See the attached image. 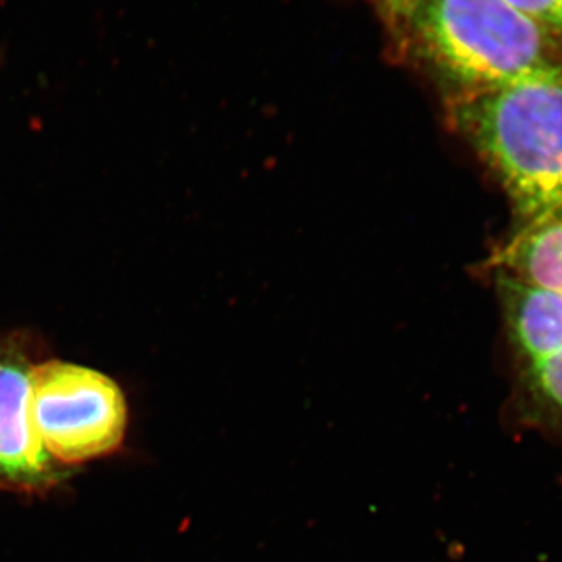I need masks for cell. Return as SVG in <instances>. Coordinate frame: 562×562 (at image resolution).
I'll return each mask as SVG.
<instances>
[{
  "instance_id": "1",
  "label": "cell",
  "mask_w": 562,
  "mask_h": 562,
  "mask_svg": "<svg viewBox=\"0 0 562 562\" xmlns=\"http://www.w3.org/2000/svg\"><path fill=\"white\" fill-rule=\"evenodd\" d=\"M382 22L395 58L446 99L562 69V33L503 0H416Z\"/></svg>"
},
{
  "instance_id": "2",
  "label": "cell",
  "mask_w": 562,
  "mask_h": 562,
  "mask_svg": "<svg viewBox=\"0 0 562 562\" xmlns=\"http://www.w3.org/2000/svg\"><path fill=\"white\" fill-rule=\"evenodd\" d=\"M446 106L522 222L562 209V69L454 95Z\"/></svg>"
},
{
  "instance_id": "3",
  "label": "cell",
  "mask_w": 562,
  "mask_h": 562,
  "mask_svg": "<svg viewBox=\"0 0 562 562\" xmlns=\"http://www.w3.org/2000/svg\"><path fill=\"white\" fill-rule=\"evenodd\" d=\"M27 405L41 446L61 468L110 457L125 441L127 398L98 369L44 358L32 369Z\"/></svg>"
},
{
  "instance_id": "4",
  "label": "cell",
  "mask_w": 562,
  "mask_h": 562,
  "mask_svg": "<svg viewBox=\"0 0 562 562\" xmlns=\"http://www.w3.org/2000/svg\"><path fill=\"white\" fill-rule=\"evenodd\" d=\"M44 358L38 333L0 330V491L27 497L49 494L70 473L46 453L29 417V380Z\"/></svg>"
},
{
  "instance_id": "5",
  "label": "cell",
  "mask_w": 562,
  "mask_h": 562,
  "mask_svg": "<svg viewBox=\"0 0 562 562\" xmlns=\"http://www.w3.org/2000/svg\"><path fill=\"white\" fill-rule=\"evenodd\" d=\"M503 313L520 369L562 349V292L528 286L497 273Z\"/></svg>"
},
{
  "instance_id": "6",
  "label": "cell",
  "mask_w": 562,
  "mask_h": 562,
  "mask_svg": "<svg viewBox=\"0 0 562 562\" xmlns=\"http://www.w3.org/2000/svg\"><path fill=\"white\" fill-rule=\"evenodd\" d=\"M491 266L528 286L562 292V209L522 222Z\"/></svg>"
},
{
  "instance_id": "7",
  "label": "cell",
  "mask_w": 562,
  "mask_h": 562,
  "mask_svg": "<svg viewBox=\"0 0 562 562\" xmlns=\"http://www.w3.org/2000/svg\"><path fill=\"white\" fill-rule=\"evenodd\" d=\"M530 20L562 33V0H503Z\"/></svg>"
},
{
  "instance_id": "8",
  "label": "cell",
  "mask_w": 562,
  "mask_h": 562,
  "mask_svg": "<svg viewBox=\"0 0 562 562\" xmlns=\"http://www.w3.org/2000/svg\"><path fill=\"white\" fill-rule=\"evenodd\" d=\"M366 2L372 7V10L375 11L380 21H383L390 18L391 14L405 9L409 3L416 2V0H366Z\"/></svg>"
}]
</instances>
